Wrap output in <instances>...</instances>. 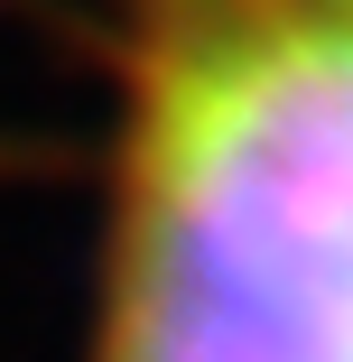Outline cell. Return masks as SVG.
I'll return each mask as SVG.
<instances>
[{
  "label": "cell",
  "mask_w": 353,
  "mask_h": 362,
  "mask_svg": "<svg viewBox=\"0 0 353 362\" xmlns=\"http://www.w3.org/2000/svg\"><path fill=\"white\" fill-rule=\"evenodd\" d=\"M103 362H353V0H130Z\"/></svg>",
  "instance_id": "1"
}]
</instances>
